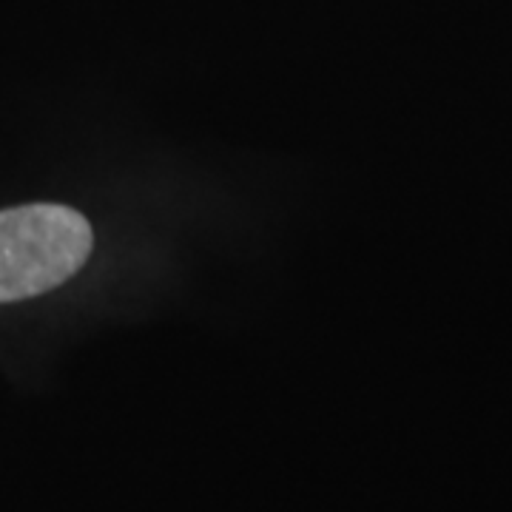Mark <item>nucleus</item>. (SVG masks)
I'll return each instance as SVG.
<instances>
[{"label": "nucleus", "mask_w": 512, "mask_h": 512, "mask_svg": "<svg viewBox=\"0 0 512 512\" xmlns=\"http://www.w3.org/2000/svg\"><path fill=\"white\" fill-rule=\"evenodd\" d=\"M89 220L66 205L0 211V302H18L72 279L92 254Z\"/></svg>", "instance_id": "f257e3e1"}]
</instances>
